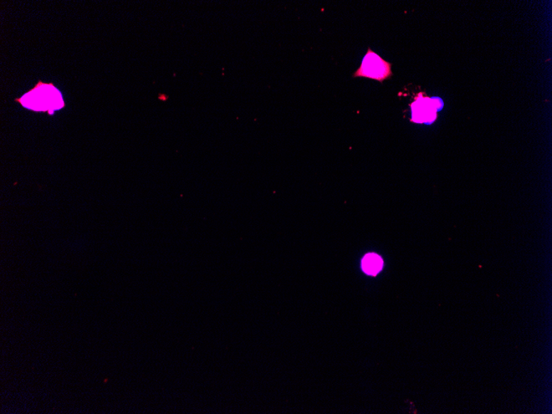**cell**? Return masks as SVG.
I'll return each mask as SVG.
<instances>
[{
    "label": "cell",
    "instance_id": "obj_1",
    "mask_svg": "<svg viewBox=\"0 0 552 414\" xmlns=\"http://www.w3.org/2000/svg\"><path fill=\"white\" fill-rule=\"evenodd\" d=\"M393 75L391 64L381 58V56L369 48L362 60L361 65L356 71L354 78H364L372 79L382 83Z\"/></svg>",
    "mask_w": 552,
    "mask_h": 414
},
{
    "label": "cell",
    "instance_id": "obj_2",
    "mask_svg": "<svg viewBox=\"0 0 552 414\" xmlns=\"http://www.w3.org/2000/svg\"><path fill=\"white\" fill-rule=\"evenodd\" d=\"M418 95L416 100L411 105L412 120L415 122L432 124L437 119V112L442 110V106L437 105L442 100L435 102V98H428L421 94Z\"/></svg>",
    "mask_w": 552,
    "mask_h": 414
},
{
    "label": "cell",
    "instance_id": "obj_3",
    "mask_svg": "<svg viewBox=\"0 0 552 414\" xmlns=\"http://www.w3.org/2000/svg\"><path fill=\"white\" fill-rule=\"evenodd\" d=\"M382 267L383 260L376 254H367L362 260V269L367 275H376L381 272Z\"/></svg>",
    "mask_w": 552,
    "mask_h": 414
}]
</instances>
